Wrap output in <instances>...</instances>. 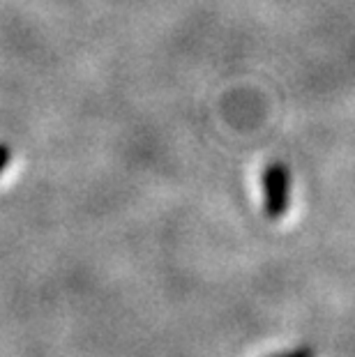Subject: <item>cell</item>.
<instances>
[{"mask_svg": "<svg viewBox=\"0 0 355 357\" xmlns=\"http://www.w3.org/2000/svg\"><path fill=\"white\" fill-rule=\"evenodd\" d=\"M263 210L268 219H282L291 201V171L284 162H273L263 171Z\"/></svg>", "mask_w": 355, "mask_h": 357, "instance_id": "1", "label": "cell"}, {"mask_svg": "<svg viewBox=\"0 0 355 357\" xmlns=\"http://www.w3.org/2000/svg\"><path fill=\"white\" fill-rule=\"evenodd\" d=\"M270 357H319V353L309 346H302L296 348V351H286V353H277V355H270Z\"/></svg>", "mask_w": 355, "mask_h": 357, "instance_id": "2", "label": "cell"}, {"mask_svg": "<svg viewBox=\"0 0 355 357\" xmlns=\"http://www.w3.org/2000/svg\"><path fill=\"white\" fill-rule=\"evenodd\" d=\"M10 159H12L10 148H7L5 143H0V173H3V171L7 169V164H10Z\"/></svg>", "mask_w": 355, "mask_h": 357, "instance_id": "3", "label": "cell"}]
</instances>
